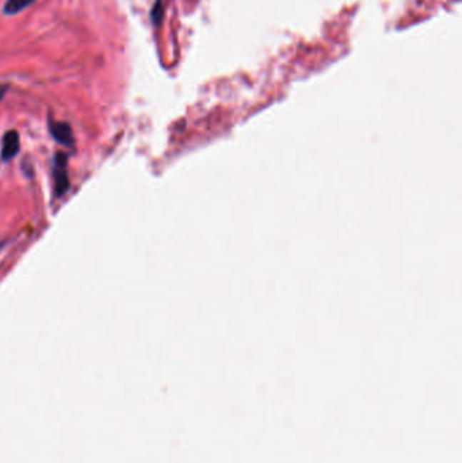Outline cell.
I'll return each instance as SVG.
<instances>
[{
  "label": "cell",
  "instance_id": "obj_1",
  "mask_svg": "<svg viewBox=\"0 0 462 463\" xmlns=\"http://www.w3.org/2000/svg\"><path fill=\"white\" fill-rule=\"evenodd\" d=\"M54 164V190L59 197L64 195L69 188V178L66 171V158L64 153L56 156Z\"/></svg>",
  "mask_w": 462,
  "mask_h": 463
},
{
  "label": "cell",
  "instance_id": "obj_2",
  "mask_svg": "<svg viewBox=\"0 0 462 463\" xmlns=\"http://www.w3.org/2000/svg\"><path fill=\"white\" fill-rule=\"evenodd\" d=\"M1 160L9 161L14 159L19 152V134L16 131H9L3 136L1 141Z\"/></svg>",
  "mask_w": 462,
  "mask_h": 463
},
{
  "label": "cell",
  "instance_id": "obj_3",
  "mask_svg": "<svg viewBox=\"0 0 462 463\" xmlns=\"http://www.w3.org/2000/svg\"><path fill=\"white\" fill-rule=\"evenodd\" d=\"M49 129L52 133L53 138L63 146H72L74 144V133L71 126L66 122H51Z\"/></svg>",
  "mask_w": 462,
  "mask_h": 463
},
{
  "label": "cell",
  "instance_id": "obj_4",
  "mask_svg": "<svg viewBox=\"0 0 462 463\" xmlns=\"http://www.w3.org/2000/svg\"><path fill=\"white\" fill-rule=\"evenodd\" d=\"M34 1L36 0H6L3 13L6 15H16L26 10L27 7H30Z\"/></svg>",
  "mask_w": 462,
  "mask_h": 463
},
{
  "label": "cell",
  "instance_id": "obj_5",
  "mask_svg": "<svg viewBox=\"0 0 462 463\" xmlns=\"http://www.w3.org/2000/svg\"><path fill=\"white\" fill-rule=\"evenodd\" d=\"M164 9H163V3H161V0H158L156 3H155V6H154V9H152V22L158 26L159 24H160V21L163 19V11Z\"/></svg>",
  "mask_w": 462,
  "mask_h": 463
},
{
  "label": "cell",
  "instance_id": "obj_6",
  "mask_svg": "<svg viewBox=\"0 0 462 463\" xmlns=\"http://www.w3.org/2000/svg\"><path fill=\"white\" fill-rule=\"evenodd\" d=\"M7 91H9V86L7 84H0V101L4 98V95Z\"/></svg>",
  "mask_w": 462,
  "mask_h": 463
}]
</instances>
